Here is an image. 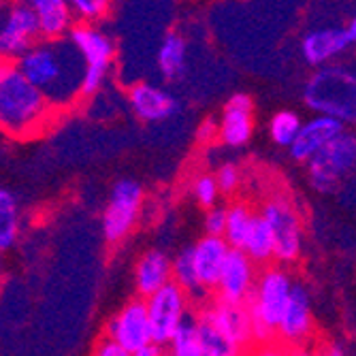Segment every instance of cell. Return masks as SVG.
I'll return each mask as SVG.
<instances>
[{
  "label": "cell",
  "mask_w": 356,
  "mask_h": 356,
  "mask_svg": "<svg viewBox=\"0 0 356 356\" xmlns=\"http://www.w3.org/2000/svg\"><path fill=\"white\" fill-rule=\"evenodd\" d=\"M17 64L24 75L45 94L51 107H67L75 96H81L86 62L69 37H43L17 60Z\"/></svg>",
  "instance_id": "cell-1"
},
{
  "label": "cell",
  "mask_w": 356,
  "mask_h": 356,
  "mask_svg": "<svg viewBox=\"0 0 356 356\" xmlns=\"http://www.w3.org/2000/svg\"><path fill=\"white\" fill-rule=\"evenodd\" d=\"M51 105L15 60H0V131L30 137L49 122Z\"/></svg>",
  "instance_id": "cell-2"
},
{
  "label": "cell",
  "mask_w": 356,
  "mask_h": 356,
  "mask_svg": "<svg viewBox=\"0 0 356 356\" xmlns=\"http://www.w3.org/2000/svg\"><path fill=\"white\" fill-rule=\"evenodd\" d=\"M293 280L282 267H265L256 277L254 290L248 299L252 322H254V343H271L277 339V327L282 314L293 293Z\"/></svg>",
  "instance_id": "cell-3"
},
{
  "label": "cell",
  "mask_w": 356,
  "mask_h": 356,
  "mask_svg": "<svg viewBox=\"0 0 356 356\" xmlns=\"http://www.w3.org/2000/svg\"><path fill=\"white\" fill-rule=\"evenodd\" d=\"M303 101L316 113L356 122V75L343 67H318L303 90Z\"/></svg>",
  "instance_id": "cell-4"
},
{
  "label": "cell",
  "mask_w": 356,
  "mask_h": 356,
  "mask_svg": "<svg viewBox=\"0 0 356 356\" xmlns=\"http://www.w3.org/2000/svg\"><path fill=\"white\" fill-rule=\"evenodd\" d=\"M67 37L73 41V45L79 49V54L86 62V73L81 79V96H92L103 88V83L109 75L111 62L115 56L113 41L103 30L92 26L90 22L73 24Z\"/></svg>",
  "instance_id": "cell-5"
},
{
  "label": "cell",
  "mask_w": 356,
  "mask_h": 356,
  "mask_svg": "<svg viewBox=\"0 0 356 356\" xmlns=\"http://www.w3.org/2000/svg\"><path fill=\"white\" fill-rule=\"evenodd\" d=\"M43 39L37 15L17 0H0V60H19Z\"/></svg>",
  "instance_id": "cell-6"
},
{
  "label": "cell",
  "mask_w": 356,
  "mask_h": 356,
  "mask_svg": "<svg viewBox=\"0 0 356 356\" xmlns=\"http://www.w3.org/2000/svg\"><path fill=\"white\" fill-rule=\"evenodd\" d=\"M261 213L273 231L275 261L280 265L297 263L303 250V224L293 203L282 194H273L261 205Z\"/></svg>",
  "instance_id": "cell-7"
},
{
  "label": "cell",
  "mask_w": 356,
  "mask_h": 356,
  "mask_svg": "<svg viewBox=\"0 0 356 356\" xmlns=\"http://www.w3.org/2000/svg\"><path fill=\"white\" fill-rule=\"evenodd\" d=\"M356 167V135L341 133L322 147L309 163V181L318 192H333L339 181Z\"/></svg>",
  "instance_id": "cell-8"
},
{
  "label": "cell",
  "mask_w": 356,
  "mask_h": 356,
  "mask_svg": "<svg viewBox=\"0 0 356 356\" xmlns=\"http://www.w3.org/2000/svg\"><path fill=\"white\" fill-rule=\"evenodd\" d=\"M147 316L152 325V337L158 346H169L175 329L188 314V293L173 280L145 297Z\"/></svg>",
  "instance_id": "cell-9"
},
{
  "label": "cell",
  "mask_w": 356,
  "mask_h": 356,
  "mask_svg": "<svg viewBox=\"0 0 356 356\" xmlns=\"http://www.w3.org/2000/svg\"><path fill=\"white\" fill-rule=\"evenodd\" d=\"M143 190L133 179H122L113 186L107 209L103 213V235L109 243H120L131 235L139 220Z\"/></svg>",
  "instance_id": "cell-10"
},
{
  "label": "cell",
  "mask_w": 356,
  "mask_h": 356,
  "mask_svg": "<svg viewBox=\"0 0 356 356\" xmlns=\"http://www.w3.org/2000/svg\"><path fill=\"white\" fill-rule=\"evenodd\" d=\"M105 333L113 337L131 356H137L143 348L154 343L145 299H137L124 305L109 320Z\"/></svg>",
  "instance_id": "cell-11"
},
{
  "label": "cell",
  "mask_w": 356,
  "mask_h": 356,
  "mask_svg": "<svg viewBox=\"0 0 356 356\" xmlns=\"http://www.w3.org/2000/svg\"><path fill=\"white\" fill-rule=\"evenodd\" d=\"M312 331H314V316H312L309 295L301 284H295L280 320L277 339L290 348H303L309 341Z\"/></svg>",
  "instance_id": "cell-12"
},
{
  "label": "cell",
  "mask_w": 356,
  "mask_h": 356,
  "mask_svg": "<svg viewBox=\"0 0 356 356\" xmlns=\"http://www.w3.org/2000/svg\"><path fill=\"white\" fill-rule=\"evenodd\" d=\"M256 277H258L256 263L241 248H231L229 258H226V263L222 267L216 293L220 299L226 301H248L254 290Z\"/></svg>",
  "instance_id": "cell-13"
},
{
  "label": "cell",
  "mask_w": 356,
  "mask_h": 356,
  "mask_svg": "<svg viewBox=\"0 0 356 356\" xmlns=\"http://www.w3.org/2000/svg\"><path fill=\"white\" fill-rule=\"evenodd\" d=\"M343 126H346V122H341L333 115L318 113L316 118L303 122L295 143L290 145V154H293L297 163H309L322 147L343 133Z\"/></svg>",
  "instance_id": "cell-14"
},
{
  "label": "cell",
  "mask_w": 356,
  "mask_h": 356,
  "mask_svg": "<svg viewBox=\"0 0 356 356\" xmlns=\"http://www.w3.org/2000/svg\"><path fill=\"white\" fill-rule=\"evenodd\" d=\"M209 309L239 352H243L248 346H254V322L248 301H226L216 297Z\"/></svg>",
  "instance_id": "cell-15"
},
{
  "label": "cell",
  "mask_w": 356,
  "mask_h": 356,
  "mask_svg": "<svg viewBox=\"0 0 356 356\" xmlns=\"http://www.w3.org/2000/svg\"><path fill=\"white\" fill-rule=\"evenodd\" d=\"M252 99L248 94H233L224 105L220 120L218 139L229 147H241L252 139L254 122H252Z\"/></svg>",
  "instance_id": "cell-16"
},
{
  "label": "cell",
  "mask_w": 356,
  "mask_h": 356,
  "mask_svg": "<svg viewBox=\"0 0 356 356\" xmlns=\"http://www.w3.org/2000/svg\"><path fill=\"white\" fill-rule=\"evenodd\" d=\"M128 105L141 122H163L179 111L175 96L152 83L133 86L128 92Z\"/></svg>",
  "instance_id": "cell-17"
},
{
  "label": "cell",
  "mask_w": 356,
  "mask_h": 356,
  "mask_svg": "<svg viewBox=\"0 0 356 356\" xmlns=\"http://www.w3.org/2000/svg\"><path fill=\"white\" fill-rule=\"evenodd\" d=\"M350 45L346 28H316L301 39V54L309 67H325Z\"/></svg>",
  "instance_id": "cell-18"
},
{
  "label": "cell",
  "mask_w": 356,
  "mask_h": 356,
  "mask_svg": "<svg viewBox=\"0 0 356 356\" xmlns=\"http://www.w3.org/2000/svg\"><path fill=\"white\" fill-rule=\"evenodd\" d=\"M192 250H194V261H197L201 284L207 290H216L222 267L231 252L229 241L224 239V235H205Z\"/></svg>",
  "instance_id": "cell-19"
},
{
  "label": "cell",
  "mask_w": 356,
  "mask_h": 356,
  "mask_svg": "<svg viewBox=\"0 0 356 356\" xmlns=\"http://www.w3.org/2000/svg\"><path fill=\"white\" fill-rule=\"evenodd\" d=\"M17 3L26 5L37 15L45 39L67 37L69 30L73 28L75 13L69 5V0H17Z\"/></svg>",
  "instance_id": "cell-20"
},
{
  "label": "cell",
  "mask_w": 356,
  "mask_h": 356,
  "mask_svg": "<svg viewBox=\"0 0 356 356\" xmlns=\"http://www.w3.org/2000/svg\"><path fill=\"white\" fill-rule=\"evenodd\" d=\"M173 280V261L160 250L145 252L135 267V286L137 293L145 299L154 295L158 288H163Z\"/></svg>",
  "instance_id": "cell-21"
},
{
  "label": "cell",
  "mask_w": 356,
  "mask_h": 356,
  "mask_svg": "<svg viewBox=\"0 0 356 356\" xmlns=\"http://www.w3.org/2000/svg\"><path fill=\"white\" fill-rule=\"evenodd\" d=\"M197 327L203 356H233L239 354V348L231 341V337L222 331L218 320L213 318L209 307H203L197 314Z\"/></svg>",
  "instance_id": "cell-22"
},
{
  "label": "cell",
  "mask_w": 356,
  "mask_h": 356,
  "mask_svg": "<svg viewBox=\"0 0 356 356\" xmlns=\"http://www.w3.org/2000/svg\"><path fill=\"white\" fill-rule=\"evenodd\" d=\"M256 265L267 267L271 263V258H275V239L269 222L265 220L263 213H254L252 226L248 231V237L241 248Z\"/></svg>",
  "instance_id": "cell-23"
},
{
  "label": "cell",
  "mask_w": 356,
  "mask_h": 356,
  "mask_svg": "<svg viewBox=\"0 0 356 356\" xmlns=\"http://www.w3.org/2000/svg\"><path fill=\"white\" fill-rule=\"evenodd\" d=\"M22 229V211L15 194L0 188V252L15 245Z\"/></svg>",
  "instance_id": "cell-24"
},
{
  "label": "cell",
  "mask_w": 356,
  "mask_h": 356,
  "mask_svg": "<svg viewBox=\"0 0 356 356\" xmlns=\"http://www.w3.org/2000/svg\"><path fill=\"white\" fill-rule=\"evenodd\" d=\"M158 67L163 77L169 81L181 77L186 67V41L177 32H169L163 39V45L158 49Z\"/></svg>",
  "instance_id": "cell-25"
},
{
  "label": "cell",
  "mask_w": 356,
  "mask_h": 356,
  "mask_svg": "<svg viewBox=\"0 0 356 356\" xmlns=\"http://www.w3.org/2000/svg\"><path fill=\"white\" fill-rule=\"evenodd\" d=\"M173 282L179 284L188 295L201 297L207 293V288L199 280L197 261H194V250L186 248L173 258Z\"/></svg>",
  "instance_id": "cell-26"
},
{
  "label": "cell",
  "mask_w": 356,
  "mask_h": 356,
  "mask_svg": "<svg viewBox=\"0 0 356 356\" xmlns=\"http://www.w3.org/2000/svg\"><path fill=\"white\" fill-rule=\"evenodd\" d=\"M169 352L175 356H203L197 316L186 314V318L179 322V327L175 329V333L169 341Z\"/></svg>",
  "instance_id": "cell-27"
},
{
  "label": "cell",
  "mask_w": 356,
  "mask_h": 356,
  "mask_svg": "<svg viewBox=\"0 0 356 356\" xmlns=\"http://www.w3.org/2000/svg\"><path fill=\"white\" fill-rule=\"evenodd\" d=\"M252 209L245 203H235L229 207V216H226V229L224 239L229 241L231 248H243V241L248 237V231L252 226Z\"/></svg>",
  "instance_id": "cell-28"
},
{
  "label": "cell",
  "mask_w": 356,
  "mask_h": 356,
  "mask_svg": "<svg viewBox=\"0 0 356 356\" xmlns=\"http://www.w3.org/2000/svg\"><path fill=\"white\" fill-rule=\"evenodd\" d=\"M301 118L293 111H280L271 118V124H269V135L273 139L275 145L280 147H290L295 143L299 131H301Z\"/></svg>",
  "instance_id": "cell-29"
},
{
  "label": "cell",
  "mask_w": 356,
  "mask_h": 356,
  "mask_svg": "<svg viewBox=\"0 0 356 356\" xmlns=\"http://www.w3.org/2000/svg\"><path fill=\"white\" fill-rule=\"evenodd\" d=\"M69 5L79 22H101L111 9V0H69Z\"/></svg>",
  "instance_id": "cell-30"
},
{
  "label": "cell",
  "mask_w": 356,
  "mask_h": 356,
  "mask_svg": "<svg viewBox=\"0 0 356 356\" xmlns=\"http://www.w3.org/2000/svg\"><path fill=\"white\" fill-rule=\"evenodd\" d=\"M192 194L201 207H207V209L213 207L218 201V194H220V186H218L216 175H201L192 186Z\"/></svg>",
  "instance_id": "cell-31"
},
{
  "label": "cell",
  "mask_w": 356,
  "mask_h": 356,
  "mask_svg": "<svg viewBox=\"0 0 356 356\" xmlns=\"http://www.w3.org/2000/svg\"><path fill=\"white\" fill-rule=\"evenodd\" d=\"M216 179H218V186H220V192L224 194H233L239 184H241V173L235 165L231 163H226L220 167V171L216 173Z\"/></svg>",
  "instance_id": "cell-32"
},
{
  "label": "cell",
  "mask_w": 356,
  "mask_h": 356,
  "mask_svg": "<svg viewBox=\"0 0 356 356\" xmlns=\"http://www.w3.org/2000/svg\"><path fill=\"white\" fill-rule=\"evenodd\" d=\"M226 216H229V209L209 207V211L205 213V231H207V235H224Z\"/></svg>",
  "instance_id": "cell-33"
},
{
  "label": "cell",
  "mask_w": 356,
  "mask_h": 356,
  "mask_svg": "<svg viewBox=\"0 0 356 356\" xmlns=\"http://www.w3.org/2000/svg\"><path fill=\"white\" fill-rule=\"evenodd\" d=\"M94 352L99 354V356H131L113 337H109L107 333H105V337L99 343H96V350Z\"/></svg>",
  "instance_id": "cell-34"
},
{
  "label": "cell",
  "mask_w": 356,
  "mask_h": 356,
  "mask_svg": "<svg viewBox=\"0 0 356 356\" xmlns=\"http://www.w3.org/2000/svg\"><path fill=\"white\" fill-rule=\"evenodd\" d=\"M218 135H220V124H216L213 120H207V122L199 128V139H201L203 143L216 139Z\"/></svg>",
  "instance_id": "cell-35"
},
{
  "label": "cell",
  "mask_w": 356,
  "mask_h": 356,
  "mask_svg": "<svg viewBox=\"0 0 356 356\" xmlns=\"http://www.w3.org/2000/svg\"><path fill=\"white\" fill-rule=\"evenodd\" d=\"M348 37H350V41H352V45H356V15L350 19V24H348Z\"/></svg>",
  "instance_id": "cell-36"
}]
</instances>
